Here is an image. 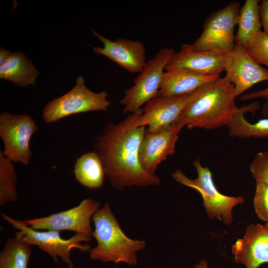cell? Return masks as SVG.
Returning a JSON list of instances; mask_svg holds the SVG:
<instances>
[{
  "instance_id": "obj_1",
  "label": "cell",
  "mask_w": 268,
  "mask_h": 268,
  "mask_svg": "<svg viewBox=\"0 0 268 268\" xmlns=\"http://www.w3.org/2000/svg\"><path fill=\"white\" fill-rule=\"evenodd\" d=\"M141 112L140 108L118 124L108 123L93 144L105 176L117 190L161 183L157 176L146 172L140 163L139 150L146 129L137 126L136 122Z\"/></svg>"
},
{
  "instance_id": "obj_2",
  "label": "cell",
  "mask_w": 268,
  "mask_h": 268,
  "mask_svg": "<svg viewBox=\"0 0 268 268\" xmlns=\"http://www.w3.org/2000/svg\"><path fill=\"white\" fill-rule=\"evenodd\" d=\"M236 97L232 83L226 76L219 77L201 87L175 123L189 130L227 127L239 108Z\"/></svg>"
},
{
  "instance_id": "obj_3",
  "label": "cell",
  "mask_w": 268,
  "mask_h": 268,
  "mask_svg": "<svg viewBox=\"0 0 268 268\" xmlns=\"http://www.w3.org/2000/svg\"><path fill=\"white\" fill-rule=\"evenodd\" d=\"M92 220L95 227L92 236L96 240L97 245L89 251L90 258L102 263H124L136 266V254L145 247V243L126 236L109 204L105 203L94 214Z\"/></svg>"
},
{
  "instance_id": "obj_4",
  "label": "cell",
  "mask_w": 268,
  "mask_h": 268,
  "mask_svg": "<svg viewBox=\"0 0 268 268\" xmlns=\"http://www.w3.org/2000/svg\"><path fill=\"white\" fill-rule=\"evenodd\" d=\"M193 164L197 172L196 179L188 178L180 170L172 173V177L178 183L192 188L200 194L206 213L209 218L216 219L226 225H230L233 222V209L244 202V198L221 193L214 184L210 169L203 166L198 157Z\"/></svg>"
},
{
  "instance_id": "obj_5",
  "label": "cell",
  "mask_w": 268,
  "mask_h": 268,
  "mask_svg": "<svg viewBox=\"0 0 268 268\" xmlns=\"http://www.w3.org/2000/svg\"><path fill=\"white\" fill-rule=\"evenodd\" d=\"M0 215L4 220L18 230L15 233L16 237L31 245L37 246L40 250L49 254L56 263L59 262L58 257L60 258L68 268H74L70 256L72 249H78L82 252H89L91 249L89 245L81 243L91 240L92 238L85 235L76 233L69 239H64L61 237L60 231H39L25 225L22 221L14 219L3 213Z\"/></svg>"
},
{
  "instance_id": "obj_6",
  "label": "cell",
  "mask_w": 268,
  "mask_h": 268,
  "mask_svg": "<svg viewBox=\"0 0 268 268\" xmlns=\"http://www.w3.org/2000/svg\"><path fill=\"white\" fill-rule=\"evenodd\" d=\"M108 94L105 91L95 92L86 85L79 75L74 87L68 92L48 102L45 106L42 118L51 124L74 114L90 111H106L111 105Z\"/></svg>"
},
{
  "instance_id": "obj_7",
  "label": "cell",
  "mask_w": 268,
  "mask_h": 268,
  "mask_svg": "<svg viewBox=\"0 0 268 268\" xmlns=\"http://www.w3.org/2000/svg\"><path fill=\"white\" fill-rule=\"evenodd\" d=\"M175 53L173 49L164 48L146 62L141 71L134 79V84L125 90L120 100L124 107V114H130L136 112L158 94L164 70Z\"/></svg>"
},
{
  "instance_id": "obj_8",
  "label": "cell",
  "mask_w": 268,
  "mask_h": 268,
  "mask_svg": "<svg viewBox=\"0 0 268 268\" xmlns=\"http://www.w3.org/2000/svg\"><path fill=\"white\" fill-rule=\"evenodd\" d=\"M238 1H231L211 13L202 25L203 31L192 44L198 51L217 50L228 53L234 48V31L241 9Z\"/></svg>"
},
{
  "instance_id": "obj_9",
  "label": "cell",
  "mask_w": 268,
  "mask_h": 268,
  "mask_svg": "<svg viewBox=\"0 0 268 268\" xmlns=\"http://www.w3.org/2000/svg\"><path fill=\"white\" fill-rule=\"evenodd\" d=\"M36 121L27 114H0V136L4 143L3 154L13 163L28 165L32 156L30 142L38 131Z\"/></svg>"
},
{
  "instance_id": "obj_10",
  "label": "cell",
  "mask_w": 268,
  "mask_h": 268,
  "mask_svg": "<svg viewBox=\"0 0 268 268\" xmlns=\"http://www.w3.org/2000/svg\"><path fill=\"white\" fill-rule=\"evenodd\" d=\"M100 203L91 198L82 200L77 206L48 216L28 219L22 222L33 229L68 230L92 238L91 219L100 208Z\"/></svg>"
},
{
  "instance_id": "obj_11",
  "label": "cell",
  "mask_w": 268,
  "mask_h": 268,
  "mask_svg": "<svg viewBox=\"0 0 268 268\" xmlns=\"http://www.w3.org/2000/svg\"><path fill=\"white\" fill-rule=\"evenodd\" d=\"M200 88L176 96L158 94L145 104L137 119L136 126L147 127L146 131L153 134L167 129L176 122L185 108L197 95Z\"/></svg>"
},
{
  "instance_id": "obj_12",
  "label": "cell",
  "mask_w": 268,
  "mask_h": 268,
  "mask_svg": "<svg viewBox=\"0 0 268 268\" xmlns=\"http://www.w3.org/2000/svg\"><path fill=\"white\" fill-rule=\"evenodd\" d=\"M224 71L225 76L234 86L237 97L255 84L268 81V69L258 64L240 44H235L227 53Z\"/></svg>"
},
{
  "instance_id": "obj_13",
  "label": "cell",
  "mask_w": 268,
  "mask_h": 268,
  "mask_svg": "<svg viewBox=\"0 0 268 268\" xmlns=\"http://www.w3.org/2000/svg\"><path fill=\"white\" fill-rule=\"evenodd\" d=\"M226 52L217 50L198 51L192 44H184L169 61L165 70L184 68L205 76H220L224 71Z\"/></svg>"
},
{
  "instance_id": "obj_14",
  "label": "cell",
  "mask_w": 268,
  "mask_h": 268,
  "mask_svg": "<svg viewBox=\"0 0 268 268\" xmlns=\"http://www.w3.org/2000/svg\"><path fill=\"white\" fill-rule=\"evenodd\" d=\"M184 127L175 123L157 133L146 131L139 150L140 163L146 172L155 174L159 164L174 154L179 134Z\"/></svg>"
},
{
  "instance_id": "obj_15",
  "label": "cell",
  "mask_w": 268,
  "mask_h": 268,
  "mask_svg": "<svg viewBox=\"0 0 268 268\" xmlns=\"http://www.w3.org/2000/svg\"><path fill=\"white\" fill-rule=\"evenodd\" d=\"M94 36L102 43L103 47H92L93 52L103 55L132 73L141 71L146 62V50L143 43L127 39L112 41L92 30Z\"/></svg>"
},
{
  "instance_id": "obj_16",
  "label": "cell",
  "mask_w": 268,
  "mask_h": 268,
  "mask_svg": "<svg viewBox=\"0 0 268 268\" xmlns=\"http://www.w3.org/2000/svg\"><path fill=\"white\" fill-rule=\"evenodd\" d=\"M231 251L236 263L245 268L268 264V225H249L243 236L232 245Z\"/></svg>"
},
{
  "instance_id": "obj_17",
  "label": "cell",
  "mask_w": 268,
  "mask_h": 268,
  "mask_svg": "<svg viewBox=\"0 0 268 268\" xmlns=\"http://www.w3.org/2000/svg\"><path fill=\"white\" fill-rule=\"evenodd\" d=\"M205 76L181 68L164 71L158 94L176 96L191 93L219 77Z\"/></svg>"
},
{
  "instance_id": "obj_18",
  "label": "cell",
  "mask_w": 268,
  "mask_h": 268,
  "mask_svg": "<svg viewBox=\"0 0 268 268\" xmlns=\"http://www.w3.org/2000/svg\"><path fill=\"white\" fill-rule=\"evenodd\" d=\"M39 75L32 61L21 52L12 53L0 65V78L21 87L35 86Z\"/></svg>"
},
{
  "instance_id": "obj_19",
  "label": "cell",
  "mask_w": 268,
  "mask_h": 268,
  "mask_svg": "<svg viewBox=\"0 0 268 268\" xmlns=\"http://www.w3.org/2000/svg\"><path fill=\"white\" fill-rule=\"evenodd\" d=\"M260 108V104L257 101L239 107L232 121L227 126L229 135L240 139L268 137V118L262 119L251 123L244 116L247 112L254 113Z\"/></svg>"
},
{
  "instance_id": "obj_20",
  "label": "cell",
  "mask_w": 268,
  "mask_h": 268,
  "mask_svg": "<svg viewBox=\"0 0 268 268\" xmlns=\"http://www.w3.org/2000/svg\"><path fill=\"white\" fill-rule=\"evenodd\" d=\"M73 173L81 185L90 190H97L103 185L105 177L100 158L93 151L79 157L74 164Z\"/></svg>"
},
{
  "instance_id": "obj_21",
  "label": "cell",
  "mask_w": 268,
  "mask_h": 268,
  "mask_svg": "<svg viewBox=\"0 0 268 268\" xmlns=\"http://www.w3.org/2000/svg\"><path fill=\"white\" fill-rule=\"evenodd\" d=\"M260 1L246 0L241 8L238 17V30L235 37V44L245 46L261 31Z\"/></svg>"
},
{
  "instance_id": "obj_22",
  "label": "cell",
  "mask_w": 268,
  "mask_h": 268,
  "mask_svg": "<svg viewBox=\"0 0 268 268\" xmlns=\"http://www.w3.org/2000/svg\"><path fill=\"white\" fill-rule=\"evenodd\" d=\"M31 246L20 238H8L0 253V268H27Z\"/></svg>"
},
{
  "instance_id": "obj_23",
  "label": "cell",
  "mask_w": 268,
  "mask_h": 268,
  "mask_svg": "<svg viewBox=\"0 0 268 268\" xmlns=\"http://www.w3.org/2000/svg\"><path fill=\"white\" fill-rule=\"evenodd\" d=\"M17 175L12 162L0 150V205L15 202Z\"/></svg>"
},
{
  "instance_id": "obj_24",
  "label": "cell",
  "mask_w": 268,
  "mask_h": 268,
  "mask_svg": "<svg viewBox=\"0 0 268 268\" xmlns=\"http://www.w3.org/2000/svg\"><path fill=\"white\" fill-rule=\"evenodd\" d=\"M249 55L259 65L268 67V35L261 30L243 46Z\"/></svg>"
},
{
  "instance_id": "obj_25",
  "label": "cell",
  "mask_w": 268,
  "mask_h": 268,
  "mask_svg": "<svg viewBox=\"0 0 268 268\" xmlns=\"http://www.w3.org/2000/svg\"><path fill=\"white\" fill-rule=\"evenodd\" d=\"M253 205L257 217L268 225V186L256 182Z\"/></svg>"
},
{
  "instance_id": "obj_26",
  "label": "cell",
  "mask_w": 268,
  "mask_h": 268,
  "mask_svg": "<svg viewBox=\"0 0 268 268\" xmlns=\"http://www.w3.org/2000/svg\"><path fill=\"white\" fill-rule=\"evenodd\" d=\"M249 169L256 182L268 186V152H258L250 164Z\"/></svg>"
},
{
  "instance_id": "obj_27",
  "label": "cell",
  "mask_w": 268,
  "mask_h": 268,
  "mask_svg": "<svg viewBox=\"0 0 268 268\" xmlns=\"http://www.w3.org/2000/svg\"><path fill=\"white\" fill-rule=\"evenodd\" d=\"M259 7L263 31L268 35V0L260 1Z\"/></svg>"
},
{
  "instance_id": "obj_28",
  "label": "cell",
  "mask_w": 268,
  "mask_h": 268,
  "mask_svg": "<svg viewBox=\"0 0 268 268\" xmlns=\"http://www.w3.org/2000/svg\"><path fill=\"white\" fill-rule=\"evenodd\" d=\"M257 98H263L266 102H268V87L256 91L244 94L240 96V100L241 101H246Z\"/></svg>"
},
{
  "instance_id": "obj_29",
  "label": "cell",
  "mask_w": 268,
  "mask_h": 268,
  "mask_svg": "<svg viewBox=\"0 0 268 268\" xmlns=\"http://www.w3.org/2000/svg\"><path fill=\"white\" fill-rule=\"evenodd\" d=\"M12 53L8 50L2 47L0 48V65H1L9 56Z\"/></svg>"
},
{
  "instance_id": "obj_30",
  "label": "cell",
  "mask_w": 268,
  "mask_h": 268,
  "mask_svg": "<svg viewBox=\"0 0 268 268\" xmlns=\"http://www.w3.org/2000/svg\"><path fill=\"white\" fill-rule=\"evenodd\" d=\"M194 268H208V263L205 260H202L195 266Z\"/></svg>"
},
{
  "instance_id": "obj_31",
  "label": "cell",
  "mask_w": 268,
  "mask_h": 268,
  "mask_svg": "<svg viewBox=\"0 0 268 268\" xmlns=\"http://www.w3.org/2000/svg\"><path fill=\"white\" fill-rule=\"evenodd\" d=\"M262 112L264 117L268 118V102H266L263 106Z\"/></svg>"
},
{
  "instance_id": "obj_32",
  "label": "cell",
  "mask_w": 268,
  "mask_h": 268,
  "mask_svg": "<svg viewBox=\"0 0 268 268\" xmlns=\"http://www.w3.org/2000/svg\"></svg>"
},
{
  "instance_id": "obj_33",
  "label": "cell",
  "mask_w": 268,
  "mask_h": 268,
  "mask_svg": "<svg viewBox=\"0 0 268 268\" xmlns=\"http://www.w3.org/2000/svg\"></svg>"
}]
</instances>
